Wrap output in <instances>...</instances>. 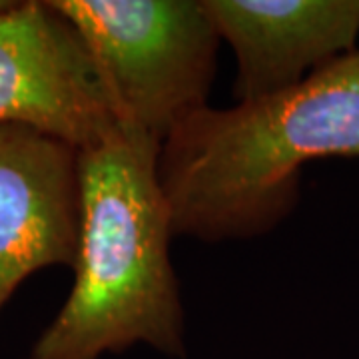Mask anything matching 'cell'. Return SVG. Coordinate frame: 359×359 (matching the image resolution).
<instances>
[{
    "instance_id": "cell-7",
    "label": "cell",
    "mask_w": 359,
    "mask_h": 359,
    "mask_svg": "<svg viewBox=\"0 0 359 359\" xmlns=\"http://www.w3.org/2000/svg\"><path fill=\"white\" fill-rule=\"evenodd\" d=\"M8 2H11V0H0V11H2L4 6H8Z\"/></svg>"
},
{
    "instance_id": "cell-5",
    "label": "cell",
    "mask_w": 359,
    "mask_h": 359,
    "mask_svg": "<svg viewBox=\"0 0 359 359\" xmlns=\"http://www.w3.org/2000/svg\"><path fill=\"white\" fill-rule=\"evenodd\" d=\"M80 228V150L0 126V313L36 271L74 268Z\"/></svg>"
},
{
    "instance_id": "cell-4",
    "label": "cell",
    "mask_w": 359,
    "mask_h": 359,
    "mask_svg": "<svg viewBox=\"0 0 359 359\" xmlns=\"http://www.w3.org/2000/svg\"><path fill=\"white\" fill-rule=\"evenodd\" d=\"M0 126L36 130L76 150L124 130L100 66L50 0H11L0 11Z\"/></svg>"
},
{
    "instance_id": "cell-6",
    "label": "cell",
    "mask_w": 359,
    "mask_h": 359,
    "mask_svg": "<svg viewBox=\"0 0 359 359\" xmlns=\"http://www.w3.org/2000/svg\"><path fill=\"white\" fill-rule=\"evenodd\" d=\"M236 60V102L302 84L358 50L359 0H202Z\"/></svg>"
},
{
    "instance_id": "cell-1",
    "label": "cell",
    "mask_w": 359,
    "mask_h": 359,
    "mask_svg": "<svg viewBox=\"0 0 359 359\" xmlns=\"http://www.w3.org/2000/svg\"><path fill=\"white\" fill-rule=\"evenodd\" d=\"M359 160V48L302 84L184 118L158 152V180L176 238L205 244L278 230L302 196V170Z\"/></svg>"
},
{
    "instance_id": "cell-2",
    "label": "cell",
    "mask_w": 359,
    "mask_h": 359,
    "mask_svg": "<svg viewBox=\"0 0 359 359\" xmlns=\"http://www.w3.org/2000/svg\"><path fill=\"white\" fill-rule=\"evenodd\" d=\"M158 152V142L132 130L80 150L74 282L28 359H102L138 346L186 359L184 306L170 256L176 236Z\"/></svg>"
},
{
    "instance_id": "cell-3",
    "label": "cell",
    "mask_w": 359,
    "mask_h": 359,
    "mask_svg": "<svg viewBox=\"0 0 359 359\" xmlns=\"http://www.w3.org/2000/svg\"><path fill=\"white\" fill-rule=\"evenodd\" d=\"M100 66L124 130L150 140L208 106L222 44L202 0H50Z\"/></svg>"
}]
</instances>
